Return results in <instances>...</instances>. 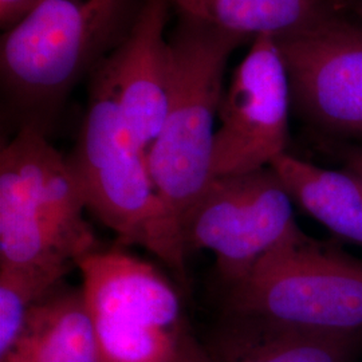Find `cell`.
<instances>
[{
	"label": "cell",
	"mask_w": 362,
	"mask_h": 362,
	"mask_svg": "<svg viewBox=\"0 0 362 362\" xmlns=\"http://www.w3.org/2000/svg\"><path fill=\"white\" fill-rule=\"evenodd\" d=\"M143 0H43L3 33V98L22 125L49 133L70 93L125 39Z\"/></svg>",
	"instance_id": "obj_1"
},
{
	"label": "cell",
	"mask_w": 362,
	"mask_h": 362,
	"mask_svg": "<svg viewBox=\"0 0 362 362\" xmlns=\"http://www.w3.org/2000/svg\"><path fill=\"white\" fill-rule=\"evenodd\" d=\"M88 211L122 245H140L179 275L187 252L156 191L146 152L129 129L109 70L90 76L86 113L67 158Z\"/></svg>",
	"instance_id": "obj_2"
},
{
	"label": "cell",
	"mask_w": 362,
	"mask_h": 362,
	"mask_svg": "<svg viewBox=\"0 0 362 362\" xmlns=\"http://www.w3.org/2000/svg\"><path fill=\"white\" fill-rule=\"evenodd\" d=\"M177 16L168 35L172 77L167 115L146 158L156 191L181 239V220L212 179L215 121L228 59L251 40Z\"/></svg>",
	"instance_id": "obj_3"
},
{
	"label": "cell",
	"mask_w": 362,
	"mask_h": 362,
	"mask_svg": "<svg viewBox=\"0 0 362 362\" xmlns=\"http://www.w3.org/2000/svg\"><path fill=\"white\" fill-rule=\"evenodd\" d=\"M35 125L0 153V266H77L98 250L67 158Z\"/></svg>",
	"instance_id": "obj_4"
},
{
	"label": "cell",
	"mask_w": 362,
	"mask_h": 362,
	"mask_svg": "<svg viewBox=\"0 0 362 362\" xmlns=\"http://www.w3.org/2000/svg\"><path fill=\"white\" fill-rule=\"evenodd\" d=\"M226 314L325 332H362V260L299 231L228 287Z\"/></svg>",
	"instance_id": "obj_5"
},
{
	"label": "cell",
	"mask_w": 362,
	"mask_h": 362,
	"mask_svg": "<svg viewBox=\"0 0 362 362\" xmlns=\"http://www.w3.org/2000/svg\"><path fill=\"white\" fill-rule=\"evenodd\" d=\"M293 204L272 167L214 177L181 220L182 246L211 251L228 288L300 231Z\"/></svg>",
	"instance_id": "obj_6"
},
{
	"label": "cell",
	"mask_w": 362,
	"mask_h": 362,
	"mask_svg": "<svg viewBox=\"0 0 362 362\" xmlns=\"http://www.w3.org/2000/svg\"><path fill=\"white\" fill-rule=\"evenodd\" d=\"M290 105V79L276 40L254 39L223 94L212 179L270 167L286 153Z\"/></svg>",
	"instance_id": "obj_7"
},
{
	"label": "cell",
	"mask_w": 362,
	"mask_h": 362,
	"mask_svg": "<svg viewBox=\"0 0 362 362\" xmlns=\"http://www.w3.org/2000/svg\"><path fill=\"white\" fill-rule=\"evenodd\" d=\"M275 40L299 115L315 128L362 141V25L336 13Z\"/></svg>",
	"instance_id": "obj_8"
},
{
	"label": "cell",
	"mask_w": 362,
	"mask_h": 362,
	"mask_svg": "<svg viewBox=\"0 0 362 362\" xmlns=\"http://www.w3.org/2000/svg\"><path fill=\"white\" fill-rule=\"evenodd\" d=\"M172 0H143L125 39L105 65L125 121L148 155L163 128L172 77L167 37Z\"/></svg>",
	"instance_id": "obj_9"
},
{
	"label": "cell",
	"mask_w": 362,
	"mask_h": 362,
	"mask_svg": "<svg viewBox=\"0 0 362 362\" xmlns=\"http://www.w3.org/2000/svg\"><path fill=\"white\" fill-rule=\"evenodd\" d=\"M91 315L141 321L181 332V302L155 267L119 248L95 250L77 262Z\"/></svg>",
	"instance_id": "obj_10"
},
{
	"label": "cell",
	"mask_w": 362,
	"mask_h": 362,
	"mask_svg": "<svg viewBox=\"0 0 362 362\" xmlns=\"http://www.w3.org/2000/svg\"><path fill=\"white\" fill-rule=\"evenodd\" d=\"M214 362H354L362 332L336 333L226 314L206 345Z\"/></svg>",
	"instance_id": "obj_11"
},
{
	"label": "cell",
	"mask_w": 362,
	"mask_h": 362,
	"mask_svg": "<svg viewBox=\"0 0 362 362\" xmlns=\"http://www.w3.org/2000/svg\"><path fill=\"white\" fill-rule=\"evenodd\" d=\"M0 362H97L94 322L82 290L61 284L42 298Z\"/></svg>",
	"instance_id": "obj_12"
},
{
	"label": "cell",
	"mask_w": 362,
	"mask_h": 362,
	"mask_svg": "<svg viewBox=\"0 0 362 362\" xmlns=\"http://www.w3.org/2000/svg\"><path fill=\"white\" fill-rule=\"evenodd\" d=\"M293 202L337 236L362 247V181L286 152L270 164Z\"/></svg>",
	"instance_id": "obj_13"
},
{
	"label": "cell",
	"mask_w": 362,
	"mask_h": 362,
	"mask_svg": "<svg viewBox=\"0 0 362 362\" xmlns=\"http://www.w3.org/2000/svg\"><path fill=\"white\" fill-rule=\"evenodd\" d=\"M177 15L254 40L310 30L336 13L332 0H172Z\"/></svg>",
	"instance_id": "obj_14"
},
{
	"label": "cell",
	"mask_w": 362,
	"mask_h": 362,
	"mask_svg": "<svg viewBox=\"0 0 362 362\" xmlns=\"http://www.w3.org/2000/svg\"><path fill=\"white\" fill-rule=\"evenodd\" d=\"M76 266H0V358L13 349L28 311Z\"/></svg>",
	"instance_id": "obj_15"
},
{
	"label": "cell",
	"mask_w": 362,
	"mask_h": 362,
	"mask_svg": "<svg viewBox=\"0 0 362 362\" xmlns=\"http://www.w3.org/2000/svg\"><path fill=\"white\" fill-rule=\"evenodd\" d=\"M43 0H0V28L10 31L26 19Z\"/></svg>",
	"instance_id": "obj_16"
},
{
	"label": "cell",
	"mask_w": 362,
	"mask_h": 362,
	"mask_svg": "<svg viewBox=\"0 0 362 362\" xmlns=\"http://www.w3.org/2000/svg\"><path fill=\"white\" fill-rule=\"evenodd\" d=\"M176 362H214L206 346L200 345L185 329L181 334L180 348Z\"/></svg>",
	"instance_id": "obj_17"
},
{
	"label": "cell",
	"mask_w": 362,
	"mask_h": 362,
	"mask_svg": "<svg viewBox=\"0 0 362 362\" xmlns=\"http://www.w3.org/2000/svg\"><path fill=\"white\" fill-rule=\"evenodd\" d=\"M345 170L362 181V146L351 148L345 153Z\"/></svg>",
	"instance_id": "obj_18"
},
{
	"label": "cell",
	"mask_w": 362,
	"mask_h": 362,
	"mask_svg": "<svg viewBox=\"0 0 362 362\" xmlns=\"http://www.w3.org/2000/svg\"><path fill=\"white\" fill-rule=\"evenodd\" d=\"M353 13L354 15L357 16V22L362 25V0H358L356 4H354V7H353Z\"/></svg>",
	"instance_id": "obj_19"
}]
</instances>
